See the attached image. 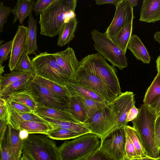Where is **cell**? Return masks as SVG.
<instances>
[{
	"mask_svg": "<svg viewBox=\"0 0 160 160\" xmlns=\"http://www.w3.org/2000/svg\"><path fill=\"white\" fill-rule=\"evenodd\" d=\"M31 79H24L17 81L0 90V98L6 100L8 96L11 93L26 88Z\"/></svg>",
	"mask_w": 160,
	"mask_h": 160,
	"instance_id": "obj_37",
	"label": "cell"
},
{
	"mask_svg": "<svg viewBox=\"0 0 160 160\" xmlns=\"http://www.w3.org/2000/svg\"><path fill=\"white\" fill-rule=\"evenodd\" d=\"M8 128L13 160H20L22 155L23 140L19 136V130L14 128L9 124L8 125Z\"/></svg>",
	"mask_w": 160,
	"mask_h": 160,
	"instance_id": "obj_28",
	"label": "cell"
},
{
	"mask_svg": "<svg viewBox=\"0 0 160 160\" xmlns=\"http://www.w3.org/2000/svg\"><path fill=\"white\" fill-rule=\"evenodd\" d=\"M84 160H115L99 148Z\"/></svg>",
	"mask_w": 160,
	"mask_h": 160,
	"instance_id": "obj_43",
	"label": "cell"
},
{
	"mask_svg": "<svg viewBox=\"0 0 160 160\" xmlns=\"http://www.w3.org/2000/svg\"><path fill=\"white\" fill-rule=\"evenodd\" d=\"M160 96V75L157 74L145 93L143 102L149 105Z\"/></svg>",
	"mask_w": 160,
	"mask_h": 160,
	"instance_id": "obj_34",
	"label": "cell"
},
{
	"mask_svg": "<svg viewBox=\"0 0 160 160\" xmlns=\"http://www.w3.org/2000/svg\"><path fill=\"white\" fill-rule=\"evenodd\" d=\"M133 20L127 23L117 36L112 40L125 54H126L128 45L132 35Z\"/></svg>",
	"mask_w": 160,
	"mask_h": 160,
	"instance_id": "obj_25",
	"label": "cell"
},
{
	"mask_svg": "<svg viewBox=\"0 0 160 160\" xmlns=\"http://www.w3.org/2000/svg\"><path fill=\"white\" fill-rule=\"evenodd\" d=\"M22 154L31 160H60L56 142L45 134H29L23 139Z\"/></svg>",
	"mask_w": 160,
	"mask_h": 160,
	"instance_id": "obj_4",
	"label": "cell"
},
{
	"mask_svg": "<svg viewBox=\"0 0 160 160\" xmlns=\"http://www.w3.org/2000/svg\"><path fill=\"white\" fill-rule=\"evenodd\" d=\"M83 134L68 129L55 128L49 131L46 135L53 140H63L76 138Z\"/></svg>",
	"mask_w": 160,
	"mask_h": 160,
	"instance_id": "obj_33",
	"label": "cell"
},
{
	"mask_svg": "<svg viewBox=\"0 0 160 160\" xmlns=\"http://www.w3.org/2000/svg\"><path fill=\"white\" fill-rule=\"evenodd\" d=\"M37 21L32 16L29 17L27 27V53L28 55L34 54L37 55L38 51L37 43Z\"/></svg>",
	"mask_w": 160,
	"mask_h": 160,
	"instance_id": "obj_27",
	"label": "cell"
},
{
	"mask_svg": "<svg viewBox=\"0 0 160 160\" xmlns=\"http://www.w3.org/2000/svg\"><path fill=\"white\" fill-rule=\"evenodd\" d=\"M10 105L17 111L24 113L34 112V110L31 108L23 103L15 101L6 100Z\"/></svg>",
	"mask_w": 160,
	"mask_h": 160,
	"instance_id": "obj_44",
	"label": "cell"
},
{
	"mask_svg": "<svg viewBox=\"0 0 160 160\" xmlns=\"http://www.w3.org/2000/svg\"><path fill=\"white\" fill-rule=\"evenodd\" d=\"M32 80L48 89L51 92L69 100L71 95L65 86L59 85L36 74Z\"/></svg>",
	"mask_w": 160,
	"mask_h": 160,
	"instance_id": "obj_29",
	"label": "cell"
},
{
	"mask_svg": "<svg viewBox=\"0 0 160 160\" xmlns=\"http://www.w3.org/2000/svg\"><path fill=\"white\" fill-rule=\"evenodd\" d=\"M156 62L157 70L158 72L157 74L160 75V55L157 57Z\"/></svg>",
	"mask_w": 160,
	"mask_h": 160,
	"instance_id": "obj_52",
	"label": "cell"
},
{
	"mask_svg": "<svg viewBox=\"0 0 160 160\" xmlns=\"http://www.w3.org/2000/svg\"><path fill=\"white\" fill-rule=\"evenodd\" d=\"M153 38L160 44V31H157L154 33Z\"/></svg>",
	"mask_w": 160,
	"mask_h": 160,
	"instance_id": "obj_54",
	"label": "cell"
},
{
	"mask_svg": "<svg viewBox=\"0 0 160 160\" xmlns=\"http://www.w3.org/2000/svg\"><path fill=\"white\" fill-rule=\"evenodd\" d=\"M158 113L160 111V96L154 101L149 105Z\"/></svg>",
	"mask_w": 160,
	"mask_h": 160,
	"instance_id": "obj_50",
	"label": "cell"
},
{
	"mask_svg": "<svg viewBox=\"0 0 160 160\" xmlns=\"http://www.w3.org/2000/svg\"><path fill=\"white\" fill-rule=\"evenodd\" d=\"M3 42H4V41L2 40H1L0 42V45H2V43Z\"/></svg>",
	"mask_w": 160,
	"mask_h": 160,
	"instance_id": "obj_59",
	"label": "cell"
},
{
	"mask_svg": "<svg viewBox=\"0 0 160 160\" xmlns=\"http://www.w3.org/2000/svg\"><path fill=\"white\" fill-rule=\"evenodd\" d=\"M34 3V0H18L16 5L11 10L14 16L13 23L18 20L20 24H23L27 17L32 16Z\"/></svg>",
	"mask_w": 160,
	"mask_h": 160,
	"instance_id": "obj_22",
	"label": "cell"
},
{
	"mask_svg": "<svg viewBox=\"0 0 160 160\" xmlns=\"http://www.w3.org/2000/svg\"><path fill=\"white\" fill-rule=\"evenodd\" d=\"M125 132L132 140L136 149L138 157L145 158L147 154L144 149L139 135L137 130L133 127L126 125L124 127Z\"/></svg>",
	"mask_w": 160,
	"mask_h": 160,
	"instance_id": "obj_35",
	"label": "cell"
},
{
	"mask_svg": "<svg viewBox=\"0 0 160 160\" xmlns=\"http://www.w3.org/2000/svg\"><path fill=\"white\" fill-rule=\"evenodd\" d=\"M99 138L95 134L88 133L65 141L58 147L60 160H84L100 148Z\"/></svg>",
	"mask_w": 160,
	"mask_h": 160,
	"instance_id": "obj_3",
	"label": "cell"
},
{
	"mask_svg": "<svg viewBox=\"0 0 160 160\" xmlns=\"http://www.w3.org/2000/svg\"><path fill=\"white\" fill-rule=\"evenodd\" d=\"M28 85L32 89L38 104L58 109L67 108L69 100L51 92L32 79Z\"/></svg>",
	"mask_w": 160,
	"mask_h": 160,
	"instance_id": "obj_11",
	"label": "cell"
},
{
	"mask_svg": "<svg viewBox=\"0 0 160 160\" xmlns=\"http://www.w3.org/2000/svg\"><path fill=\"white\" fill-rule=\"evenodd\" d=\"M6 100H12L23 103L34 111L36 109L38 104L33 91L28 85L26 88L11 93L8 96Z\"/></svg>",
	"mask_w": 160,
	"mask_h": 160,
	"instance_id": "obj_21",
	"label": "cell"
},
{
	"mask_svg": "<svg viewBox=\"0 0 160 160\" xmlns=\"http://www.w3.org/2000/svg\"><path fill=\"white\" fill-rule=\"evenodd\" d=\"M20 160H31L29 158L24 154H22Z\"/></svg>",
	"mask_w": 160,
	"mask_h": 160,
	"instance_id": "obj_57",
	"label": "cell"
},
{
	"mask_svg": "<svg viewBox=\"0 0 160 160\" xmlns=\"http://www.w3.org/2000/svg\"><path fill=\"white\" fill-rule=\"evenodd\" d=\"M29 134L28 132L25 130H22L20 131L19 136L23 140L27 138Z\"/></svg>",
	"mask_w": 160,
	"mask_h": 160,
	"instance_id": "obj_51",
	"label": "cell"
},
{
	"mask_svg": "<svg viewBox=\"0 0 160 160\" xmlns=\"http://www.w3.org/2000/svg\"><path fill=\"white\" fill-rule=\"evenodd\" d=\"M27 27L19 25L12 39L8 66L11 71L14 70L23 53L27 52Z\"/></svg>",
	"mask_w": 160,
	"mask_h": 160,
	"instance_id": "obj_14",
	"label": "cell"
},
{
	"mask_svg": "<svg viewBox=\"0 0 160 160\" xmlns=\"http://www.w3.org/2000/svg\"><path fill=\"white\" fill-rule=\"evenodd\" d=\"M7 101L6 100L4 99L0 98V106H2L6 105Z\"/></svg>",
	"mask_w": 160,
	"mask_h": 160,
	"instance_id": "obj_56",
	"label": "cell"
},
{
	"mask_svg": "<svg viewBox=\"0 0 160 160\" xmlns=\"http://www.w3.org/2000/svg\"><path fill=\"white\" fill-rule=\"evenodd\" d=\"M159 157L157 159L158 160H160V149L159 150Z\"/></svg>",
	"mask_w": 160,
	"mask_h": 160,
	"instance_id": "obj_60",
	"label": "cell"
},
{
	"mask_svg": "<svg viewBox=\"0 0 160 160\" xmlns=\"http://www.w3.org/2000/svg\"><path fill=\"white\" fill-rule=\"evenodd\" d=\"M139 21L155 23L160 20V0H144L140 9Z\"/></svg>",
	"mask_w": 160,
	"mask_h": 160,
	"instance_id": "obj_16",
	"label": "cell"
},
{
	"mask_svg": "<svg viewBox=\"0 0 160 160\" xmlns=\"http://www.w3.org/2000/svg\"><path fill=\"white\" fill-rule=\"evenodd\" d=\"M138 116L132 122L133 127L138 133L147 156L157 159L159 152L155 142V126L157 113L148 105L142 104Z\"/></svg>",
	"mask_w": 160,
	"mask_h": 160,
	"instance_id": "obj_1",
	"label": "cell"
},
{
	"mask_svg": "<svg viewBox=\"0 0 160 160\" xmlns=\"http://www.w3.org/2000/svg\"><path fill=\"white\" fill-rule=\"evenodd\" d=\"M155 141L156 146L160 149V111L157 114L155 126Z\"/></svg>",
	"mask_w": 160,
	"mask_h": 160,
	"instance_id": "obj_45",
	"label": "cell"
},
{
	"mask_svg": "<svg viewBox=\"0 0 160 160\" xmlns=\"http://www.w3.org/2000/svg\"><path fill=\"white\" fill-rule=\"evenodd\" d=\"M8 125L7 119H0V139L4 135Z\"/></svg>",
	"mask_w": 160,
	"mask_h": 160,
	"instance_id": "obj_47",
	"label": "cell"
},
{
	"mask_svg": "<svg viewBox=\"0 0 160 160\" xmlns=\"http://www.w3.org/2000/svg\"><path fill=\"white\" fill-rule=\"evenodd\" d=\"M7 105L8 112L7 119L8 124L13 128H14L18 123L24 121H36L49 124L47 121L34 112H20L16 110L7 101Z\"/></svg>",
	"mask_w": 160,
	"mask_h": 160,
	"instance_id": "obj_19",
	"label": "cell"
},
{
	"mask_svg": "<svg viewBox=\"0 0 160 160\" xmlns=\"http://www.w3.org/2000/svg\"><path fill=\"white\" fill-rule=\"evenodd\" d=\"M127 49H129L136 58L144 64H149L151 57L148 51L139 37L132 34L129 42Z\"/></svg>",
	"mask_w": 160,
	"mask_h": 160,
	"instance_id": "obj_20",
	"label": "cell"
},
{
	"mask_svg": "<svg viewBox=\"0 0 160 160\" xmlns=\"http://www.w3.org/2000/svg\"><path fill=\"white\" fill-rule=\"evenodd\" d=\"M11 8L5 6L2 2L0 3V32H3V26L7 22V19L10 14Z\"/></svg>",
	"mask_w": 160,
	"mask_h": 160,
	"instance_id": "obj_42",
	"label": "cell"
},
{
	"mask_svg": "<svg viewBox=\"0 0 160 160\" xmlns=\"http://www.w3.org/2000/svg\"><path fill=\"white\" fill-rule=\"evenodd\" d=\"M40 117L47 121L52 127V128H64L84 134L91 133L90 131L84 123H76L58 120L48 117Z\"/></svg>",
	"mask_w": 160,
	"mask_h": 160,
	"instance_id": "obj_23",
	"label": "cell"
},
{
	"mask_svg": "<svg viewBox=\"0 0 160 160\" xmlns=\"http://www.w3.org/2000/svg\"><path fill=\"white\" fill-rule=\"evenodd\" d=\"M34 112L40 117L76 123L80 122L65 109H58L37 104Z\"/></svg>",
	"mask_w": 160,
	"mask_h": 160,
	"instance_id": "obj_17",
	"label": "cell"
},
{
	"mask_svg": "<svg viewBox=\"0 0 160 160\" xmlns=\"http://www.w3.org/2000/svg\"><path fill=\"white\" fill-rule=\"evenodd\" d=\"M91 133L102 140L110 132L117 129L116 116L110 103L97 110L84 123Z\"/></svg>",
	"mask_w": 160,
	"mask_h": 160,
	"instance_id": "obj_8",
	"label": "cell"
},
{
	"mask_svg": "<svg viewBox=\"0 0 160 160\" xmlns=\"http://www.w3.org/2000/svg\"><path fill=\"white\" fill-rule=\"evenodd\" d=\"M129 160H158L157 159L154 158L147 156L145 158L137 157Z\"/></svg>",
	"mask_w": 160,
	"mask_h": 160,
	"instance_id": "obj_53",
	"label": "cell"
},
{
	"mask_svg": "<svg viewBox=\"0 0 160 160\" xmlns=\"http://www.w3.org/2000/svg\"><path fill=\"white\" fill-rule=\"evenodd\" d=\"M14 70L28 73H35L32 62L27 53H23Z\"/></svg>",
	"mask_w": 160,
	"mask_h": 160,
	"instance_id": "obj_38",
	"label": "cell"
},
{
	"mask_svg": "<svg viewBox=\"0 0 160 160\" xmlns=\"http://www.w3.org/2000/svg\"><path fill=\"white\" fill-rule=\"evenodd\" d=\"M121 0H96L95 1V4L101 5L105 4H112L116 7L118 5Z\"/></svg>",
	"mask_w": 160,
	"mask_h": 160,
	"instance_id": "obj_48",
	"label": "cell"
},
{
	"mask_svg": "<svg viewBox=\"0 0 160 160\" xmlns=\"http://www.w3.org/2000/svg\"><path fill=\"white\" fill-rule=\"evenodd\" d=\"M124 127L116 129L101 140L100 148L115 160H125L126 134Z\"/></svg>",
	"mask_w": 160,
	"mask_h": 160,
	"instance_id": "obj_10",
	"label": "cell"
},
{
	"mask_svg": "<svg viewBox=\"0 0 160 160\" xmlns=\"http://www.w3.org/2000/svg\"><path fill=\"white\" fill-rule=\"evenodd\" d=\"M56 0H38L34 3L33 10L36 16L40 14Z\"/></svg>",
	"mask_w": 160,
	"mask_h": 160,
	"instance_id": "obj_40",
	"label": "cell"
},
{
	"mask_svg": "<svg viewBox=\"0 0 160 160\" xmlns=\"http://www.w3.org/2000/svg\"><path fill=\"white\" fill-rule=\"evenodd\" d=\"M134 96L131 92H122L110 103L116 116L117 128L124 127L127 125L126 120L128 114L131 108L135 106Z\"/></svg>",
	"mask_w": 160,
	"mask_h": 160,
	"instance_id": "obj_13",
	"label": "cell"
},
{
	"mask_svg": "<svg viewBox=\"0 0 160 160\" xmlns=\"http://www.w3.org/2000/svg\"><path fill=\"white\" fill-rule=\"evenodd\" d=\"M132 6L133 8L138 5V0H128Z\"/></svg>",
	"mask_w": 160,
	"mask_h": 160,
	"instance_id": "obj_55",
	"label": "cell"
},
{
	"mask_svg": "<svg viewBox=\"0 0 160 160\" xmlns=\"http://www.w3.org/2000/svg\"><path fill=\"white\" fill-rule=\"evenodd\" d=\"M76 0H56L40 14V34L53 37L59 34L70 10L75 11Z\"/></svg>",
	"mask_w": 160,
	"mask_h": 160,
	"instance_id": "obj_2",
	"label": "cell"
},
{
	"mask_svg": "<svg viewBox=\"0 0 160 160\" xmlns=\"http://www.w3.org/2000/svg\"><path fill=\"white\" fill-rule=\"evenodd\" d=\"M159 50L160 51V48H159Z\"/></svg>",
	"mask_w": 160,
	"mask_h": 160,
	"instance_id": "obj_61",
	"label": "cell"
},
{
	"mask_svg": "<svg viewBox=\"0 0 160 160\" xmlns=\"http://www.w3.org/2000/svg\"><path fill=\"white\" fill-rule=\"evenodd\" d=\"M34 73H28L14 70L10 73L0 76V90L8 87L13 83L24 79H32Z\"/></svg>",
	"mask_w": 160,
	"mask_h": 160,
	"instance_id": "obj_30",
	"label": "cell"
},
{
	"mask_svg": "<svg viewBox=\"0 0 160 160\" xmlns=\"http://www.w3.org/2000/svg\"><path fill=\"white\" fill-rule=\"evenodd\" d=\"M74 80L88 88L110 103L113 100L101 78L92 67L82 59Z\"/></svg>",
	"mask_w": 160,
	"mask_h": 160,
	"instance_id": "obj_9",
	"label": "cell"
},
{
	"mask_svg": "<svg viewBox=\"0 0 160 160\" xmlns=\"http://www.w3.org/2000/svg\"><path fill=\"white\" fill-rule=\"evenodd\" d=\"M91 34L94 42L95 50L106 60L109 61L113 67L122 70L128 66L126 54L107 36L105 32H101L94 29Z\"/></svg>",
	"mask_w": 160,
	"mask_h": 160,
	"instance_id": "obj_7",
	"label": "cell"
},
{
	"mask_svg": "<svg viewBox=\"0 0 160 160\" xmlns=\"http://www.w3.org/2000/svg\"><path fill=\"white\" fill-rule=\"evenodd\" d=\"M4 66H3L2 64H0V76H2V74L4 72Z\"/></svg>",
	"mask_w": 160,
	"mask_h": 160,
	"instance_id": "obj_58",
	"label": "cell"
},
{
	"mask_svg": "<svg viewBox=\"0 0 160 160\" xmlns=\"http://www.w3.org/2000/svg\"><path fill=\"white\" fill-rule=\"evenodd\" d=\"M14 128L20 131L24 130L29 134L46 135L52 127L49 124L33 121H24L17 124Z\"/></svg>",
	"mask_w": 160,
	"mask_h": 160,
	"instance_id": "obj_24",
	"label": "cell"
},
{
	"mask_svg": "<svg viewBox=\"0 0 160 160\" xmlns=\"http://www.w3.org/2000/svg\"><path fill=\"white\" fill-rule=\"evenodd\" d=\"M57 63L63 71L71 79L74 80L79 70L80 62L79 61L72 48L53 53Z\"/></svg>",
	"mask_w": 160,
	"mask_h": 160,
	"instance_id": "obj_15",
	"label": "cell"
},
{
	"mask_svg": "<svg viewBox=\"0 0 160 160\" xmlns=\"http://www.w3.org/2000/svg\"><path fill=\"white\" fill-rule=\"evenodd\" d=\"M82 59L94 68L112 100L122 93L115 69L107 63L102 55L98 53L89 54Z\"/></svg>",
	"mask_w": 160,
	"mask_h": 160,
	"instance_id": "obj_5",
	"label": "cell"
},
{
	"mask_svg": "<svg viewBox=\"0 0 160 160\" xmlns=\"http://www.w3.org/2000/svg\"><path fill=\"white\" fill-rule=\"evenodd\" d=\"M76 18L64 24L59 34L57 45L62 47L69 43L74 37L78 25Z\"/></svg>",
	"mask_w": 160,
	"mask_h": 160,
	"instance_id": "obj_26",
	"label": "cell"
},
{
	"mask_svg": "<svg viewBox=\"0 0 160 160\" xmlns=\"http://www.w3.org/2000/svg\"><path fill=\"white\" fill-rule=\"evenodd\" d=\"M12 39L0 45V64L3 63L8 58L9 55L11 53Z\"/></svg>",
	"mask_w": 160,
	"mask_h": 160,
	"instance_id": "obj_41",
	"label": "cell"
},
{
	"mask_svg": "<svg viewBox=\"0 0 160 160\" xmlns=\"http://www.w3.org/2000/svg\"><path fill=\"white\" fill-rule=\"evenodd\" d=\"M134 18L133 7L128 0H121L116 7L113 19L105 33L112 40L125 24Z\"/></svg>",
	"mask_w": 160,
	"mask_h": 160,
	"instance_id": "obj_12",
	"label": "cell"
},
{
	"mask_svg": "<svg viewBox=\"0 0 160 160\" xmlns=\"http://www.w3.org/2000/svg\"><path fill=\"white\" fill-rule=\"evenodd\" d=\"M139 112V109L134 106L130 110L127 118V122L132 121L136 118Z\"/></svg>",
	"mask_w": 160,
	"mask_h": 160,
	"instance_id": "obj_46",
	"label": "cell"
},
{
	"mask_svg": "<svg viewBox=\"0 0 160 160\" xmlns=\"http://www.w3.org/2000/svg\"><path fill=\"white\" fill-rule=\"evenodd\" d=\"M126 141L125 146V160H129L138 157L135 147L131 138L125 132Z\"/></svg>",
	"mask_w": 160,
	"mask_h": 160,
	"instance_id": "obj_39",
	"label": "cell"
},
{
	"mask_svg": "<svg viewBox=\"0 0 160 160\" xmlns=\"http://www.w3.org/2000/svg\"><path fill=\"white\" fill-rule=\"evenodd\" d=\"M35 74L65 86L71 79L57 63L53 54L42 52L32 60Z\"/></svg>",
	"mask_w": 160,
	"mask_h": 160,
	"instance_id": "obj_6",
	"label": "cell"
},
{
	"mask_svg": "<svg viewBox=\"0 0 160 160\" xmlns=\"http://www.w3.org/2000/svg\"><path fill=\"white\" fill-rule=\"evenodd\" d=\"M0 160H14L8 127L4 135L0 139Z\"/></svg>",
	"mask_w": 160,
	"mask_h": 160,
	"instance_id": "obj_36",
	"label": "cell"
},
{
	"mask_svg": "<svg viewBox=\"0 0 160 160\" xmlns=\"http://www.w3.org/2000/svg\"><path fill=\"white\" fill-rule=\"evenodd\" d=\"M74 97L77 98L82 106L88 118L93 115L98 110L108 105L105 103L83 96L77 95Z\"/></svg>",
	"mask_w": 160,
	"mask_h": 160,
	"instance_id": "obj_32",
	"label": "cell"
},
{
	"mask_svg": "<svg viewBox=\"0 0 160 160\" xmlns=\"http://www.w3.org/2000/svg\"><path fill=\"white\" fill-rule=\"evenodd\" d=\"M71 96H82L91 98L107 104L110 103L88 88L79 83L74 80H70L65 83Z\"/></svg>",
	"mask_w": 160,
	"mask_h": 160,
	"instance_id": "obj_18",
	"label": "cell"
},
{
	"mask_svg": "<svg viewBox=\"0 0 160 160\" xmlns=\"http://www.w3.org/2000/svg\"><path fill=\"white\" fill-rule=\"evenodd\" d=\"M79 122L84 123L88 117L82 106L75 97L71 96L65 108Z\"/></svg>",
	"mask_w": 160,
	"mask_h": 160,
	"instance_id": "obj_31",
	"label": "cell"
},
{
	"mask_svg": "<svg viewBox=\"0 0 160 160\" xmlns=\"http://www.w3.org/2000/svg\"><path fill=\"white\" fill-rule=\"evenodd\" d=\"M8 116L7 105L0 106V119H7Z\"/></svg>",
	"mask_w": 160,
	"mask_h": 160,
	"instance_id": "obj_49",
	"label": "cell"
}]
</instances>
